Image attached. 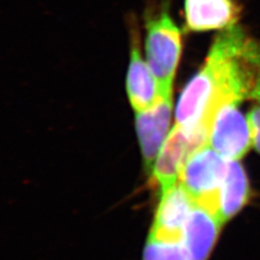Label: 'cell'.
I'll use <instances>...</instances> for the list:
<instances>
[{
  "mask_svg": "<svg viewBox=\"0 0 260 260\" xmlns=\"http://www.w3.org/2000/svg\"><path fill=\"white\" fill-rule=\"evenodd\" d=\"M204 63L223 102L260 103V39L237 25L221 30Z\"/></svg>",
  "mask_w": 260,
  "mask_h": 260,
  "instance_id": "obj_1",
  "label": "cell"
},
{
  "mask_svg": "<svg viewBox=\"0 0 260 260\" xmlns=\"http://www.w3.org/2000/svg\"><path fill=\"white\" fill-rule=\"evenodd\" d=\"M145 56L162 96H173V86L182 53V32L164 7L145 18Z\"/></svg>",
  "mask_w": 260,
  "mask_h": 260,
  "instance_id": "obj_2",
  "label": "cell"
},
{
  "mask_svg": "<svg viewBox=\"0 0 260 260\" xmlns=\"http://www.w3.org/2000/svg\"><path fill=\"white\" fill-rule=\"evenodd\" d=\"M228 159L206 143L195 149L185 159L178 182L195 204L218 214V192L224 177Z\"/></svg>",
  "mask_w": 260,
  "mask_h": 260,
  "instance_id": "obj_3",
  "label": "cell"
},
{
  "mask_svg": "<svg viewBox=\"0 0 260 260\" xmlns=\"http://www.w3.org/2000/svg\"><path fill=\"white\" fill-rule=\"evenodd\" d=\"M239 107L240 102L235 101L222 103L208 132L207 144L228 160H241L253 146L247 116Z\"/></svg>",
  "mask_w": 260,
  "mask_h": 260,
  "instance_id": "obj_4",
  "label": "cell"
},
{
  "mask_svg": "<svg viewBox=\"0 0 260 260\" xmlns=\"http://www.w3.org/2000/svg\"><path fill=\"white\" fill-rule=\"evenodd\" d=\"M206 144L189 130L175 125L154 162L150 181L162 193L178 183L179 175L185 159L199 146Z\"/></svg>",
  "mask_w": 260,
  "mask_h": 260,
  "instance_id": "obj_5",
  "label": "cell"
},
{
  "mask_svg": "<svg viewBox=\"0 0 260 260\" xmlns=\"http://www.w3.org/2000/svg\"><path fill=\"white\" fill-rule=\"evenodd\" d=\"M173 96H162L152 108L136 113V130L145 173L151 175L158 153L168 136L173 115Z\"/></svg>",
  "mask_w": 260,
  "mask_h": 260,
  "instance_id": "obj_6",
  "label": "cell"
},
{
  "mask_svg": "<svg viewBox=\"0 0 260 260\" xmlns=\"http://www.w3.org/2000/svg\"><path fill=\"white\" fill-rule=\"evenodd\" d=\"M194 206V200L179 182L160 193L149 237L180 242L183 225Z\"/></svg>",
  "mask_w": 260,
  "mask_h": 260,
  "instance_id": "obj_7",
  "label": "cell"
},
{
  "mask_svg": "<svg viewBox=\"0 0 260 260\" xmlns=\"http://www.w3.org/2000/svg\"><path fill=\"white\" fill-rule=\"evenodd\" d=\"M126 90L136 113L152 108L162 98L158 81L148 62L143 59L140 38L136 30L132 31V52L126 77Z\"/></svg>",
  "mask_w": 260,
  "mask_h": 260,
  "instance_id": "obj_8",
  "label": "cell"
},
{
  "mask_svg": "<svg viewBox=\"0 0 260 260\" xmlns=\"http://www.w3.org/2000/svg\"><path fill=\"white\" fill-rule=\"evenodd\" d=\"M183 13L186 30H224L237 25L242 8L237 0H184Z\"/></svg>",
  "mask_w": 260,
  "mask_h": 260,
  "instance_id": "obj_9",
  "label": "cell"
},
{
  "mask_svg": "<svg viewBox=\"0 0 260 260\" xmlns=\"http://www.w3.org/2000/svg\"><path fill=\"white\" fill-rule=\"evenodd\" d=\"M222 225L218 216L195 204L183 225L180 241L188 260H208Z\"/></svg>",
  "mask_w": 260,
  "mask_h": 260,
  "instance_id": "obj_10",
  "label": "cell"
},
{
  "mask_svg": "<svg viewBox=\"0 0 260 260\" xmlns=\"http://www.w3.org/2000/svg\"><path fill=\"white\" fill-rule=\"evenodd\" d=\"M250 194L249 178L241 160H228L225 174L218 192V214L223 224L248 204Z\"/></svg>",
  "mask_w": 260,
  "mask_h": 260,
  "instance_id": "obj_11",
  "label": "cell"
},
{
  "mask_svg": "<svg viewBox=\"0 0 260 260\" xmlns=\"http://www.w3.org/2000/svg\"><path fill=\"white\" fill-rule=\"evenodd\" d=\"M143 260H188L181 242L165 241L148 237L143 249Z\"/></svg>",
  "mask_w": 260,
  "mask_h": 260,
  "instance_id": "obj_12",
  "label": "cell"
},
{
  "mask_svg": "<svg viewBox=\"0 0 260 260\" xmlns=\"http://www.w3.org/2000/svg\"><path fill=\"white\" fill-rule=\"evenodd\" d=\"M247 119L250 128L251 144L260 154V103H257V105L249 111L247 114Z\"/></svg>",
  "mask_w": 260,
  "mask_h": 260,
  "instance_id": "obj_13",
  "label": "cell"
}]
</instances>
